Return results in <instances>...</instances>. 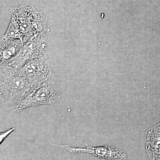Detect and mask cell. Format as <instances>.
I'll return each instance as SVG.
<instances>
[{"label": "cell", "instance_id": "cell-1", "mask_svg": "<svg viewBox=\"0 0 160 160\" xmlns=\"http://www.w3.org/2000/svg\"><path fill=\"white\" fill-rule=\"evenodd\" d=\"M0 97L4 102H17L33 89L20 68L7 64L1 65Z\"/></svg>", "mask_w": 160, "mask_h": 160}, {"label": "cell", "instance_id": "cell-2", "mask_svg": "<svg viewBox=\"0 0 160 160\" xmlns=\"http://www.w3.org/2000/svg\"><path fill=\"white\" fill-rule=\"evenodd\" d=\"M61 98L55 92L49 81L41 86L35 87L22 99L19 100L13 108V111H22L29 107L41 105L57 104Z\"/></svg>", "mask_w": 160, "mask_h": 160}, {"label": "cell", "instance_id": "cell-3", "mask_svg": "<svg viewBox=\"0 0 160 160\" xmlns=\"http://www.w3.org/2000/svg\"><path fill=\"white\" fill-rule=\"evenodd\" d=\"M46 33L35 34L25 44L15 57L5 63L21 68L27 62L46 54Z\"/></svg>", "mask_w": 160, "mask_h": 160}, {"label": "cell", "instance_id": "cell-4", "mask_svg": "<svg viewBox=\"0 0 160 160\" xmlns=\"http://www.w3.org/2000/svg\"><path fill=\"white\" fill-rule=\"evenodd\" d=\"M20 69L33 89L48 82L52 75L46 54L30 60Z\"/></svg>", "mask_w": 160, "mask_h": 160}, {"label": "cell", "instance_id": "cell-5", "mask_svg": "<svg viewBox=\"0 0 160 160\" xmlns=\"http://www.w3.org/2000/svg\"><path fill=\"white\" fill-rule=\"evenodd\" d=\"M36 11L33 6L24 5L12 8L11 10V21L16 25L24 35L23 44L33 36L32 32V23Z\"/></svg>", "mask_w": 160, "mask_h": 160}, {"label": "cell", "instance_id": "cell-6", "mask_svg": "<svg viewBox=\"0 0 160 160\" xmlns=\"http://www.w3.org/2000/svg\"><path fill=\"white\" fill-rule=\"evenodd\" d=\"M63 149H67L71 153H86L93 155L94 156L106 160L126 159L127 156L125 152L119 149L109 146H86V148L72 147L68 145H61Z\"/></svg>", "mask_w": 160, "mask_h": 160}, {"label": "cell", "instance_id": "cell-7", "mask_svg": "<svg viewBox=\"0 0 160 160\" xmlns=\"http://www.w3.org/2000/svg\"><path fill=\"white\" fill-rule=\"evenodd\" d=\"M145 149L151 160H160V122L146 131Z\"/></svg>", "mask_w": 160, "mask_h": 160}, {"label": "cell", "instance_id": "cell-8", "mask_svg": "<svg viewBox=\"0 0 160 160\" xmlns=\"http://www.w3.org/2000/svg\"><path fill=\"white\" fill-rule=\"evenodd\" d=\"M23 44L20 39L3 38L1 42L0 64L9 62L19 53Z\"/></svg>", "mask_w": 160, "mask_h": 160}, {"label": "cell", "instance_id": "cell-9", "mask_svg": "<svg viewBox=\"0 0 160 160\" xmlns=\"http://www.w3.org/2000/svg\"><path fill=\"white\" fill-rule=\"evenodd\" d=\"M48 18L41 12L36 11L32 23V32L35 34L46 33L49 31L47 25Z\"/></svg>", "mask_w": 160, "mask_h": 160}, {"label": "cell", "instance_id": "cell-10", "mask_svg": "<svg viewBox=\"0 0 160 160\" xmlns=\"http://www.w3.org/2000/svg\"><path fill=\"white\" fill-rule=\"evenodd\" d=\"M3 38L12 39H20L23 44L24 37L16 25L13 22L10 21L9 27Z\"/></svg>", "mask_w": 160, "mask_h": 160}, {"label": "cell", "instance_id": "cell-11", "mask_svg": "<svg viewBox=\"0 0 160 160\" xmlns=\"http://www.w3.org/2000/svg\"><path fill=\"white\" fill-rule=\"evenodd\" d=\"M14 130L15 128H11V129L6 130V131L1 132V133H0V144L2 142L4 139H5L11 132L14 131Z\"/></svg>", "mask_w": 160, "mask_h": 160}]
</instances>
